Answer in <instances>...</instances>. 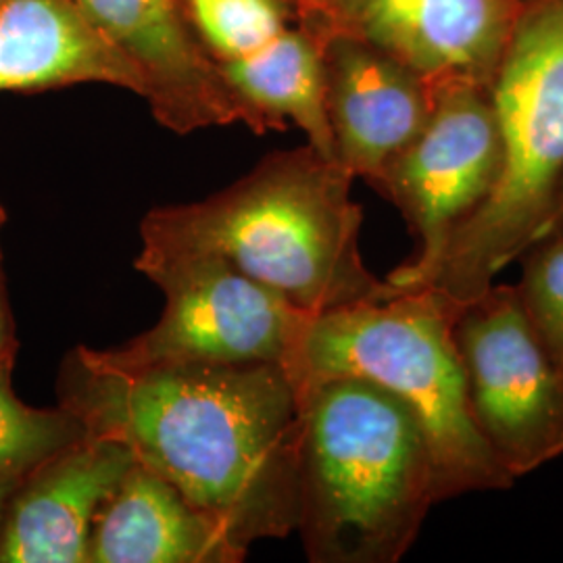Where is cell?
Segmentation results:
<instances>
[{"label":"cell","instance_id":"cell-2","mask_svg":"<svg viewBox=\"0 0 563 563\" xmlns=\"http://www.w3.org/2000/svg\"><path fill=\"white\" fill-rule=\"evenodd\" d=\"M351 181L309 144L278 151L202 201L148 211L142 246L216 255L311 316L384 301L397 290L363 263Z\"/></svg>","mask_w":563,"mask_h":563},{"label":"cell","instance_id":"cell-7","mask_svg":"<svg viewBox=\"0 0 563 563\" xmlns=\"http://www.w3.org/2000/svg\"><path fill=\"white\" fill-rule=\"evenodd\" d=\"M470 416L516 481L563 455V376L523 311L495 282L453 323Z\"/></svg>","mask_w":563,"mask_h":563},{"label":"cell","instance_id":"cell-18","mask_svg":"<svg viewBox=\"0 0 563 563\" xmlns=\"http://www.w3.org/2000/svg\"><path fill=\"white\" fill-rule=\"evenodd\" d=\"M4 223H7V211L0 202V239H2ZM18 349H20V342L15 334V318H13L11 301H9V288H7V276H4V265H2V241H0V362L15 360Z\"/></svg>","mask_w":563,"mask_h":563},{"label":"cell","instance_id":"cell-13","mask_svg":"<svg viewBox=\"0 0 563 563\" xmlns=\"http://www.w3.org/2000/svg\"><path fill=\"white\" fill-rule=\"evenodd\" d=\"M80 84H109L144 99L141 71L78 0H4L0 92H44Z\"/></svg>","mask_w":563,"mask_h":563},{"label":"cell","instance_id":"cell-21","mask_svg":"<svg viewBox=\"0 0 563 563\" xmlns=\"http://www.w3.org/2000/svg\"><path fill=\"white\" fill-rule=\"evenodd\" d=\"M290 2V7L295 9V7H302V4H307V2H311V0H288Z\"/></svg>","mask_w":563,"mask_h":563},{"label":"cell","instance_id":"cell-6","mask_svg":"<svg viewBox=\"0 0 563 563\" xmlns=\"http://www.w3.org/2000/svg\"><path fill=\"white\" fill-rule=\"evenodd\" d=\"M136 269L165 295L159 322L115 349H90L109 367L181 363L290 365L311 313L207 253L142 246Z\"/></svg>","mask_w":563,"mask_h":563},{"label":"cell","instance_id":"cell-20","mask_svg":"<svg viewBox=\"0 0 563 563\" xmlns=\"http://www.w3.org/2000/svg\"><path fill=\"white\" fill-rule=\"evenodd\" d=\"M560 222H563V176L562 181H560V188H558V195H555V201H553V207H551V213H549L547 222L543 223L539 236L544 234L549 228H553L555 223ZM539 236H537V239H539ZM537 239H534V241H537Z\"/></svg>","mask_w":563,"mask_h":563},{"label":"cell","instance_id":"cell-12","mask_svg":"<svg viewBox=\"0 0 563 563\" xmlns=\"http://www.w3.org/2000/svg\"><path fill=\"white\" fill-rule=\"evenodd\" d=\"M134 462L128 446L88 434L30 470L7 507L0 563H88L97 516Z\"/></svg>","mask_w":563,"mask_h":563},{"label":"cell","instance_id":"cell-16","mask_svg":"<svg viewBox=\"0 0 563 563\" xmlns=\"http://www.w3.org/2000/svg\"><path fill=\"white\" fill-rule=\"evenodd\" d=\"M180 4L216 65L260 51L292 18L288 0H180Z\"/></svg>","mask_w":563,"mask_h":563},{"label":"cell","instance_id":"cell-19","mask_svg":"<svg viewBox=\"0 0 563 563\" xmlns=\"http://www.w3.org/2000/svg\"><path fill=\"white\" fill-rule=\"evenodd\" d=\"M23 476H4L0 478V537H2V526H4V516H7V507L11 501L13 490L18 488Z\"/></svg>","mask_w":563,"mask_h":563},{"label":"cell","instance_id":"cell-3","mask_svg":"<svg viewBox=\"0 0 563 563\" xmlns=\"http://www.w3.org/2000/svg\"><path fill=\"white\" fill-rule=\"evenodd\" d=\"M299 395L297 530L309 562H399L441 504L418 416L355 376L309 384Z\"/></svg>","mask_w":563,"mask_h":563},{"label":"cell","instance_id":"cell-9","mask_svg":"<svg viewBox=\"0 0 563 563\" xmlns=\"http://www.w3.org/2000/svg\"><path fill=\"white\" fill-rule=\"evenodd\" d=\"M522 9L520 0H311L292 13L311 32L380 48L439 90L490 88Z\"/></svg>","mask_w":563,"mask_h":563},{"label":"cell","instance_id":"cell-22","mask_svg":"<svg viewBox=\"0 0 563 563\" xmlns=\"http://www.w3.org/2000/svg\"><path fill=\"white\" fill-rule=\"evenodd\" d=\"M2 2H4V0H0V4H2Z\"/></svg>","mask_w":563,"mask_h":563},{"label":"cell","instance_id":"cell-4","mask_svg":"<svg viewBox=\"0 0 563 563\" xmlns=\"http://www.w3.org/2000/svg\"><path fill=\"white\" fill-rule=\"evenodd\" d=\"M457 311L460 305L439 290L416 288L311 316L286 367L299 390L355 376L397 395L428 437L441 501L474 490H505L516 483L470 416L453 341Z\"/></svg>","mask_w":563,"mask_h":563},{"label":"cell","instance_id":"cell-1","mask_svg":"<svg viewBox=\"0 0 563 563\" xmlns=\"http://www.w3.org/2000/svg\"><path fill=\"white\" fill-rule=\"evenodd\" d=\"M59 405L249 549L297 530L301 395L282 365L181 363L118 369L76 346L59 365Z\"/></svg>","mask_w":563,"mask_h":563},{"label":"cell","instance_id":"cell-14","mask_svg":"<svg viewBox=\"0 0 563 563\" xmlns=\"http://www.w3.org/2000/svg\"><path fill=\"white\" fill-rule=\"evenodd\" d=\"M249 549L139 462L97 516L88 563H239Z\"/></svg>","mask_w":563,"mask_h":563},{"label":"cell","instance_id":"cell-15","mask_svg":"<svg viewBox=\"0 0 563 563\" xmlns=\"http://www.w3.org/2000/svg\"><path fill=\"white\" fill-rule=\"evenodd\" d=\"M15 360L0 362V478L25 476L38 463L88 437L86 426L63 405L32 407L13 388Z\"/></svg>","mask_w":563,"mask_h":563},{"label":"cell","instance_id":"cell-10","mask_svg":"<svg viewBox=\"0 0 563 563\" xmlns=\"http://www.w3.org/2000/svg\"><path fill=\"white\" fill-rule=\"evenodd\" d=\"M136 65L153 118L176 134L244 123L249 115L181 11L180 0H78Z\"/></svg>","mask_w":563,"mask_h":563},{"label":"cell","instance_id":"cell-17","mask_svg":"<svg viewBox=\"0 0 563 563\" xmlns=\"http://www.w3.org/2000/svg\"><path fill=\"white\" fill-rule=\"evenodd\" d=\"M518 260L522 262V278L516 292L563 376V222L530 242Z\"/></svg>","mask_w":563,"mask_h":563},{"label":"cell","instance_id":"cell-8","mask_svg":"<svg viewBox=\"0 0 563 563\" xmlns=\"http://www.w3.org/2000/svg\"><path fill=\"white\" fill-rule=\"evenodd\" d=\"M501 165L504 144L488 88L451 84L434 90L422 132L374 184L418 239L416 257L386 278L397 292L432 284L453 236L495 190Z\"/></svg>","mask_w":563,"mask_h":563},{"label":"cell","instance_id":"cell-5","mask_svg":"<svg viewBox=\"0 0 563 563\" xmlns=\"http://www.w3.org/2000/svg\"><path fill=\"white\" fill-rule=\"evenodd\" d=\"M488 92L504 144L501 176L426 286L460 307L522 255L555 201L563 176V0L522 9Z\"/></svg>","mask_w":563,"mask_h":563},{"label":"cell","instance_id":"cell-11","mask_svg":"<svg viewBox=\"0 0 563 563\" xmlns=\"http://www.w3.org/2000/svg\"><path fill=\"white\" fill-rule=\"evenodd\" d=\"M323 101L336 162L372 186L422 132L434 90L401 60L367 42L325 32Z\"/></svg>","mask_w":563,"mask_h":563}]
</instances>
